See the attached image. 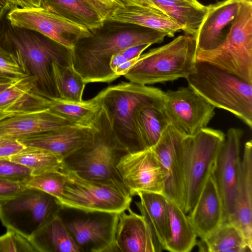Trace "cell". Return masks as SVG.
I'll return each instance as SVG.
<instances>
[{"mask_svg": "<svg viewBox=\"0 0 252 252\" xmlns=\"http://www.w3.org/2000/svg\"><path fill=\"white\" fill-rule=\"evenodd\" d=\"M166 33L136 25L107 20L72 49L73 65L86 84L118 78L110 67L113 55L132 46L160 43Z\"/></svg>", "mask_w": 252, "mask_h": 252, "instance_id": "6da1fadb", "label": "cell"}, {"mask_svg": "<svg viewBox=\"0 0 252 252\" xmlns=\"http://www.w3.org/2000/svg\"><path fill=\"white\" fill-rule=\"evenodd\" d=\"M2 15L0 45L19 53L31 75L37 78L41 93L49 98H60L53 79L52 63L73 66L72 50L37 32L12 26L6 19L4 21Z\"/></svg>", "mask_w": 252, "mask_h": 252, "instance_id": "7a4b0ae2", "label": "cell"}, {"mask_svg": "<svg viewBox=\"0 0 252 252\" xmlns=\"http://www.w3.org/2000/svg\"><path fill=\"white\" fill-rule=\"evenodd\" d=\"M160 89L131 82L108 87L98 95L115 136L128 153L146 150L135 126L134 115L141 103L164 101Z\"/></svg>", "mask_w": 252, "mask_h": 252, "instance_id": "3957f363", "label": "cell"}, {"mask_svg": "<svg viewBox=\"0 0 252 252\" xmlns=\"http://www.w3.org/2000/svg\"><path fill=\"white\" fill-rule=\"evenodd\" d=\"M197 50L194 37L180 35L140 55L124 76L129 82L144 85L186 78L195 70Z\"/></svg>", "mask_w": 252, "mask_h": 252, "instance_id": "277c9868", "label": "cell"}, {"mask_svg": "<svg viewBox=\"0 0 252 252\" xmlns=\"http://www.w3.org/2000/svg\"><path fill=\"white\" fill-rule=\"evenodd\" d=\"M188 85L215 107L234 114L252 128V84L208 63L197 62Z\"/></svg>", "mask_w": 252, "mask_h": 252, "instance_id": "5b68a950", "label": "cell"}, {"mask_svg": "<svg viewBox=\"0 0 252 252\" xmlns=\"http://www.w3.org/2000/svg\"><path fill=\"white\" fill-rule=\"evenodd\" d=\"M93 122L96 130L92 142L66 158L65 167L85 178L122 183L116 165L121 157L128 152L115 136L101 106Z\"/></svg>", "mask_w": 252, "mask_h": 252, "instance_id": "8992f818", "label": "cell"}, {"mask_svg": "<svg viewBox=\"0 0 252 252\" xmlns=\"http://www.w3.org/2000/svg\"><path fill=\"white\" fill-rule=\"evenodd\" d=\"M197 62L210 63L252 84V0L243 1L223 42L197 50Z\"/></svg>", "mask_w": 252, "mask_h": 252, "instance_id": "52a82bcc", "label": "cell"}, {"mask_svg": "<svg viewBox=\"0 0 252 252\" xmlns=\"http://www.w3.org/2000/svg\"><path fill=\"white\" fill-rule=\"evenodd\" d=\"M225 138L222 131L207 127L193 136L184 137L182 149L186 214L192 210L207 180L214 172Z\"/></svg>", "mask_w": 252, "mask_h": 252, "instance_id": "ba28073f", "label": "cell"}, {"mask_svg": "<svg viewBox=\"0 0 252 252\" xmlns=\"http://www.w3.org/2000/svg\"><path fill=\"white\" fill-rule=\"evenodd\" d=\"M64 172L66 182L58 200L63 207L118 214L130 207L132 196L123 183L85 178L66 167Z\"/></svg>", "mask_w": 252, "mask_h": 252, "instance_id": "9c48e42d", "label": "cell"}, {"mask_svg": "<svg viewBox=\"0 0 252 252\" xmlns=\"http://www.w3.org/2000/svg\"><path fill=\"white\" fill-rule=\"evenodd\" d=\"M62 208L53 196L26 187L15 196L0 203V220L7 229L29 240L59 215Z\"/></svg>", "mask_w": 252, "mask_h": 252, "instance_id": "30bf717a", "label": "cell"}, {"mask_svg": "<svg viewBox=\"0 0 252 252\" xmlns=\"http://www.w3.org/2000/svg\"><path fill=\"white\" fill-rule=\"evenodd\" d=\"M65 208L69 215L61 211L59 215L81 252H117L118 214Z\"/></svg>", "mask_w": 252, "mask_h": 252, "instance_id": "8fae6325", "label": "cell"}, {"mask_svg": "<svg viewBox=\"0 0 252 252\" xmlns=\"http://www.w3.org/2000/svg\"><path fill=\"white\" fill-rule=\"evenodd\" d=\"M163 107L169 125L185 136L206 127L215 114V107L189 86L165 92Z\"/></svg>", "mask_w": 252, "mask_h": 252, "instance_id": "7c38bea8", "label": "cell"}, {"mask_svg": "<svg viewBox=\"0 0 252 252\" xmlns=\"http://www.w3.org/2000/svg\"><path fill=\"white\" fill-rule=\"evenodd\" d=\"M6 19L15 27L37 32L72 50L80 39L91 35L87 28L42 7H16L7 13Z\"/></svg>", "mask_w": 252, "mask_h": 252, "instance_id": "4fadbf2b", "label": "cell"}, {"mask_svg": "<svg viewBox=\"0 0 252 252\" xmlns=\"http://www.w3.org/2000/svg\"><path fill=\"white\" fill-rule=\"evenodd\" d=\"M243 134V130L239 128H230L227 130L214 172L222 200V223H231L235 213L241 170V141Z\"/></svg>", "mask_w": 252, "mask_h": 252, "instance_id": "5bb4252c", "label": "cell"}, {"mask_svg": "<svg viewBox=\"0 0 252 252\" xmlns=\"http://www.w3.org/2000/svg\"><path fill=\"white\" fill-rule=\"evenodd\" d=\"M116 169L132 196L139 191L162 194L165 175L152 148L126 153L119 160Z\"/></svg>", "mask_w": 252, "mask_h": 252, "instance_id": "9a60e30c", "label": "cell"}, {"mask_svg": "<svg viewBox=\"0 0 252 252\" xmlns=\"http://www.w3.org/2000/svg\"><path fill=\"white\" fill-rule=\"evenodd\" d=\"M184 137L169 125L152 148L165 175L162 195L183 211L185 184L182 142Z\"/></svg>", "mask_w": 252, "mask_h": 252, "instance_id": "2e32d148", "label": "cell"}, {"mask_svg": "<svg viewBox=\"0 0 252 252\" xmlns=\"http://www.w3.org/2000/svg\"><path fill=\"white\" fill-rule=\"evenodd\" d=\"M138 6L130 0H42L41 7L82 25L92 32L119 9Z\"/></svg>", "mask_w": 252, "mask_h": 252, "instance_id": "e0dca14e", "label": "cell"}, {"mask_svg": "<svg viewBox=\"0 0 252 252\" xmlns=\"http://www.w3.org/2000/svg\"><path fill=\"white\" fill-rule=\"evenodd\" d=\"M96 130L90 125L76 124L18 140L25 146L45 150L64 160L93 141Z\"/></svg>", "mask_w": 252, "mask_h": 252, "instance_id": "ac0fdd59", "label": "cell"}, {"mask_svg": "<svg viewBox=\"0 0 252 252\" xmlns=\"http://www.w3.org/2000/svg\"><path fill=\"white\" fill-rule=\"evenodd\" d=\"M76 124L48 108L27 111L0 120V137L18 141Z\"/></svg>", "mask_w": 252, "mask_h": 252, "instance_id": "d6986e66", "label": "cell"}, {"mask_svg": "<svg viewBox=\"0 0 252 252\" xmlns=\"http://www.w3.org/2000/svg\"><path fill=\"white\" fill-rule=\"evenodd\" d=\"M244 0H223L207 6V12L195 37L197 50H214L223 42Z\"/></svg>", "mask_w": 252, "mask_h": 252, "instance_id": "ffe728a7", "label": "cell"}, {"mask_svg": "<svg viewBox=\"0 0 252 252\" xmlns=\"http://www.w3.org/2000/svg\"><path fill=\"white\" fill-rule=\"evenodd\" d=\"M128 213L119 214L115 236L117 252H157L163 250L153 232L141 215L133 212L130 207Z\"/></svg>", "mask_w": 252, "mask_h": 252, "instance_id": "44dd1931", "label": "cell"}, {"mask_svg": "<svg viewBox=\"0 0 252 252\" xmlns=\"http://www.w3.org/2000/svg\"><path fill=\"white\" fill-rule=\"evenodd\" d=\"M188 217L200 240L204 239L222 223V200L214 172L207 180L195 206Z\"/></svg>", "mask_w": 252, "mask_h": 252, "instance_id": "7402d4cb", "label": "cell"}, {"mask_svg": "<svg viewBox=\"0 0 252 252\" xmlns=\"http://www.w3.org/2000/svg\"><path fill=\"white\" fill-rule=\"evenodd\" d=\"M252 141L246 142L241 158L236 210L231 223L241 232L252 250Z\"/></svg>", "mask_w": 252, "mask_h": 252, "instance_id": "603a6c76", "label": "cell"}, {"mask_svg": "<svg viewBox=\"0 0 252 252\" xmlns=\"http://www.w3.org/2000/svg\"><path fill=\"white\" fill-rule=\"evenodd\" d=\"M140 201L135 204L149 224L158 244L164 250L171 236L166 198L160 193L139 191Z\"/></svg>", "mask_w": 252, "mask_h": 252, "instance_id": "cb8c5ba5", "label": "cell"}, {"mask_svg": "<svg viewBox=\"0 0 252 252\" xmlns=\"http://www.w3.org/2000/svg\"><path fill=\"white\" fill-rule=\"evenodd\" d=\"M186 34L195 37L207 12L197 0H151Z\"/></svg>", "mask_w": 252, "mask_h": 252, "instance_id": "d4e9b609", "label": "cell"}, {"mask_svg": "<svg viewBox=\"0 0 252 252\" xmlns=\"http://www.w3.org/2000/svg\"><path fill=\"white\" fill-rule=\"evenodd\" d=\"M163 104V101L141 103L135 111V126L145 149L156 145L169 125Z\"/></svg>", "mask_w": 252, "mask_h": 252, "instance_id": "484cf974", "label": "cell"}, {"mask_svg": "<svg viewBox=\"0 0 252 252\" xmlns=\"http://www.w3.org/2000/svg\"><path fill=\"white\" fill-rule=\"evenodd\" d=\"M29 240L37 252H81L59 215Z\"/></svg>", "mask_w": 252, "mask_h": 252, "instance_id": "4316f807", "label": "cell"}, {"mask_svg": "<svg viewBox=\"0 0 252 252\" xmlns=\"http://www.w3.org/2000/svg\"><path fill=\"white\" fill-rule=\"evenodd\" d=\"M138 25L158 31L173 37L181 27L166 15L139 6H126L118 9L108 20Z\"/></svg>", "mask_w": 252, "mask_h": 252, "instance_id": "83f0119b", "label": "cell"}, {"mask_svg": "<svg viewBox=\"0 0 252 252\" xmlns=\"http://www.w3.org/2000/svg\"><path fill=\"white\" fill-rule=\"evenodd\" d=\"M169 215L171 236L164 250L189 252L197 245V236L185 212L166 198Z\"/></svg>", "mask_w": 252, "mask_h": 252, "instance_id": "f1b7e54d", "label": "cell"}, {"mask_svg": "<svg viewBox=\"0 0 252 252\" xmlns=\"http://www.w3.org/2000/svg\"><path fill=\"white\" fill-rule=\"evenodd\" d=\"M199 251L251 252L241 232L233 224L223 222L203 240L197 241Z\"/></svg>", "mask_w": 252, "mask_h": 252, "instance_id": "f546056e", "label": "cell"}, {"mask_svg": "<svg viewBox=\"0 0 252 252\" xmlns=\"http://www.w3.org/2000/svg\"><path fill=\"white\" fill-rule=\"evenodd\" d=\"M101 107L98 94L94 98L80 102L70 101L61 98H49L48 108L73 122L82 125L92 123Z\"/></svg>", "mask_w": 252, "mask_h": 252, "instance_id": "4dcf8cb0", "label": "cell"}, {"mask_svg": "<svg viewBox=\"0 0 252 252\" xmlns=\"http://www.w3.org/2000/svg\"><path fill=\"white\" fill-rule=\"evenodd\" d=\"M9 159L29 169L32 175L50 171H63L65 166L64 160L48 151L28 148L11 156Z\"/></svg>", "mask_w": 252, "mask_h": 252, "instance_id": "1f68e13d", "label": "cell"}, {"mask_svg": "<svg viewBox=\"0 0 252 252\" xmlns=\"http://www.w3.org/2000/svg\"><path fill=\"white\" fill-rule=\"evenodd\" d=\"M52 72L60 98L75 102L83 100L82 95L86 84L73 65L66 66L53 62Z\"/></svg>", "mask_w": 252, "mask_h": 252, "instance_id": "d6a6232c", "label": "cell"}, {"mask_svg": "<svg viewBox=\"0 0 252 252\" xmlns=\"http://www.w3.org/2000/svg\"><path fill=\"white\" fill-rule=\"evenodd\" d=\"M66 179L64 170L63 171H50L31 175L23 184L26 187L43 191L59 200L63 192Z\"/></svg>", "mask_w": 252, "mask_h": 252, "instance_id": "836d02e7", "label": "cell"}, {"mask_svg": "<svg viewBox=\"0 0 252 252\" xmlns=\"http://www.w3.org/2000/svg\"><path fill=\"white\" fill-rule=\"evenodd\" d=\"M30 75V72L19 53L0 45V76L16 81Z\"/></svg>", "mask_w": 252, "mask_h": 252, "instance_id": "e575fe53", "label": "cell"}, {"mask_svg": "<svg viewBox=\"0 0 252 252\" xmlns=\"http://www.w3.org/2000/svg\"><path fill=\"white\" fill-rule=\"evenodd\" d=\"M36 252L30 241L19 233L7 229L0 236V252Z\"/></svg>", "mask_w": 252, "mask_h": 252, "instance_id": "d590c367", "label": "cell"}, {"mask_svg": "<svg viewBox=\"0 0 252 252\" xmlns=\"http://www.w3.org/2000/svg\"><path fill=\"white\" fill-rule=\"evenodd\" d=\"M32 175L25 166L10 160L0 158V179L23 183Z\"/></svg>", "mask_w": 252, "mask_h": 252, "instance_id": "8d00e7d4", "label": "cell"}, {"mask_svg": "<svg viewBox=\"0 0 252 252\" xmlns=\"http://www.w3.org/2000/svg\"><path fill=\"white\" fill-rule=\"evenodd\" d=\"M151 45L150 44H145L130 46L113 55L110 62L111 69L115 73V71L120 65L139 57Z\"/></svg>", "mask_w": 252, "mask_h": 252, "instance_id": "74e56055", "label": "cell"}, {"mask_svg": "<svg viewBox=\"0 0 252 252\" xmlns=\"http://www.w3.org/2000/svg\"><path fill=\"white\" fill-rule=\"evenodd\" d=\"M26 188L22 183L0 179V203L15 196Z\"/></svg>", "mask_w": 252, "mask_h": 252, "instance_id": "f35d334b", "label": "cell"}, {"mask_svg": "<svg viewBox=\"0 0 252 252\" xmlns=\"http://www.w3.org/2000/svg\"><path fill=\"white\" fill-rule=\"evenodd\" d=\"M27 148L18 141L0 137V158H9Z\"/></svg>", "mask_w": 252, "mask_h": 252, "instance_id": "ab89813d", "label": "cell"}, {"mask_svg": "<svg viewBox=\"0 0 252 252\" xmlns=\"http://www.w3.org/2000/svg\"><path fill=\"white\" fill-rule=\"evenodd\" d=\"M42 0H0V8L5 11L10 10L20 6L23 9L39 8Z\"/></svg>", "mask_w": 252, "mask_h": 252, "instance_id": "60d3db41", "label": "cell"}, {"mask_svg": "<svg viewBox=\"0 0 252 252\" xmlns=\"http://www.w3.org/2000/svg\"><path fill=\"white\" fill-rule=\"evenodd\" d=\"M139 7L150 9L165 15L151 0H130Z\"/></svg>", "mask_w": 252, "mask_h": 252, "instance_id": "b9f144b4", "label": "cell"}, {"mask_svg": "<svg viewBox=\"0 0 252 252\" xmlns=\"http://www.w3.org/2000/svg\"><path fill=\"white\" fill-rule=\"evenodd\" d=\"M19 111H9L5 109H0V120L8 116L18 113Z\"/></svg>", "mask_w": 252, "mask_h": 252, "instance_id": "7bdbcfd3", "label": "cell"}, {"mask_svg": "<svg viewBox=\"0 0 252 252\" xmlns=\"http://www.w3.org/2000/svg\"><path fill=\"white\" fill-rule=\"evenodd\" d=\"M16 81L0 76V85L10 84Z\"/></svg>", "mask_w": 252, "mask_h": 252, "instance_id": "ee69618b", "label": "cell"}, {"mask_svg": "<svg viewBox=\"0 0 252 252\" xmlns=\"http://www.w3.org/2000/svg\"><path fill=\"white\" fill-rule=\"evenodd\" d=\"M11 84L0 85V93L4 89H5L6 88H7L8 86H9Z\"/></svg>", "mask_w": 252, "mask_h": 252, "instance_id": "f6af8a7d", "label": "cell"}, {"mask_svg": "<svg viewBox=\"0 0 252 252\" xmlns=\"http://www.w3.org/2000/svg\"><path fill=\"white\" fill-rule=\"evenodd\" d=\"M4 11H5V10L0 9V19H1V16H2V14L4 13Z\"/></svg>", "mask_w": 252, "mask_h": 252, "instance_id": "bcb514c9", "label": "cell"}]
</instances>
